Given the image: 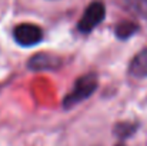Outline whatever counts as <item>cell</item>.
<instances>
[{
  "instance_id": "5b68a950",
  "label": "cell",
  "mask_w": 147,
  "mask_h": 146,
  "mask_svg": "<svg viewBox=\"0 0 147 146\" xmlns=\"http://www.w3.org/2000/svg\"><path fill=\"white\" fill-rule=\"evenodd\" d=\"M130 73L134 76H147V49L133 59L130 65Z\"/></svg>"
},
{
  "instance_id": "277c9868",
  "label": "cell",
  "mask_w": 147,
  "mask_h": 146,
  "mask_svg": "<svg viewBox=\"0 0 147 146\" xmlns=\"http://www.w3.org/2000/svg\"><path fill=\"white\" fill-rule=\"evenodd\" d=\"M29 66L34 70L54 69V67L59 66V60L53 56H49V54H37L29 62Z\"/></svg>"
},
{
  "instance_id": "3957f363",
  "label": "cell",
  "mask_w": 147,
  "mask_h": 146,
  "mask_svg": "<svg viewBox=\"0 0 147 146\" xmlns=\"http://www.w3.org/2000/svg\"><path fill=\"white\" fill-rule=\"evenodd\" d=\"M14 40L22 45V46H33V45H37L42 37H43V33L40 30L39 26L36 24H30V23H23V24H19L14 32Z\"/></svg>"
},
{
  "instance_id": "6da1fadb",
  "label": "cell",
  "mask_w": 147,
  "mask_h": 146,
  "mask_svg": "<svg viewBox=\"0 0 147 146\" xmlns=\"http://www.w3.org/2000/svg\"><path fill=\"white\" fill-rule=\"evenodd\" d=\"M97 88V77L94 75H86L76 80L74 88L64 99V107H71L82 100L87 99Z\"/></svg>"
},
{
  "instance_id": "7a4b0ae2",
  "label": "cell",
  "mask_w": 147,
  "mask_h": 146,
  "mask_svg": "<svg viewBox=\"0 0 147 146\" xmlns=\"http://www.w3.org/2000/svg\"><path fill=\"white\" fill-rule=\"evenodd\" d=\"M104 4L101 1H93L86 12L83 13L80 22H79V30L83 33L92 32L98 23L104 19Z\"/></svg>"
},
{
  "instance_id": "8992f818",
  "label": "cell",
  "mask_w": 147,
  "mask_h": 146,
  "mask_svg": "<svg viewBox=\"0 0 147 146\" xmlns=\"http://www.w3.org/2000/svg\"><path fill=\"white\" fill-rule=\"evenodd\" d=\"M136 29H137V26H136L134 23L124 22V23H120V24L117 26L116 32H117V36H119V37H129V36H131V35L136 32Z\"/></svg>"
},
{
  "instance_id": "52a82bcc",
  "label": "cell",
  "mask_w": 147,
  "mask_h": 146,
  "mask_svg": "<svg viewBox=\"0 0 147 146\" xmlns=\"http://www.w3.org/2000/svg\"><path fill=\"white\" fill-rule=\"evenodd\" d=\"M117 146H123V145H117Z\"/></svg>"
}]
</instances>
